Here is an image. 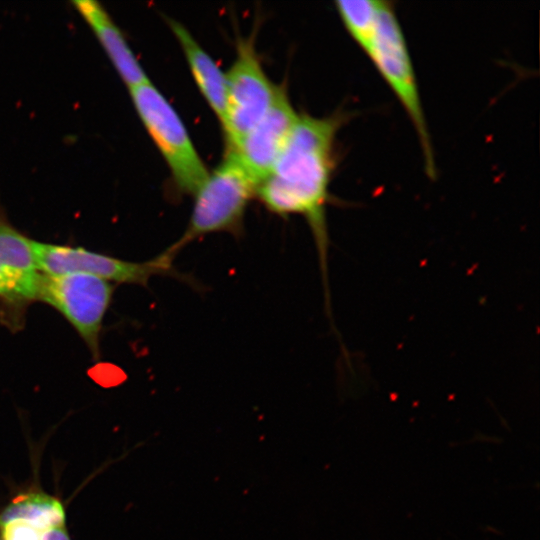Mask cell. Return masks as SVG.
<instances>
[{
	"instance_id": "13",
	"label": "cell",
	"mask_w": 540,
	"mask_h": 540,
	"mask_svg": "<svg viewBox=\"0 0 540 540\" xmlns=\"http://www.w3.org/2000/svg\"><path fill=\"white\" fill-rule=\"evenodd\" d=\"M383 1L338 0L335 8L347 32L363 50L369 45L375 32Z\"/></svg>"
},
{
	"instance_id": "3",
	"label": "cell",
	"mask_w": 540,
	"mask_h": 540,
	"mask_svg": "<svg viewBox=\"0 0 540 540\" xmlns=\"http://www.w3.org/2000/svg\"><path fill=\"white\" fill-rule=\"evenodd\" d=\"M364 52L409 117L419 139L426 174L435 179L437 172L429 128L407 42L392 2L383 1L375 32Z\"/></svg>"
},
{
	"instance_id": "1",
	"label": "cell",
	"mask_w": 540,
	"mask_h": 540,
	"mask_svg": "<svg viewBox=\"0 0 540 540\" xmlns=\"http://www.w3.org/2000/svg\"><path fill=\"white\" fill-rule=\"evenodd\" d=\"M350 117L343 110L325 117L299 114L283 151L255 193L270 212L283 217L300 215L306 220L316 244L327 304L330 241L326 207L336 162V135Z\"/></svg>"
},
{
	"instance_id": "6",
	"label": "cell",
	"mask_w": 540,
	"mask_h": 540,
	"mask_svg": "<svg viewBox=\"0 0 540 540\" xmlns=\"http://www.w3.org/2000/svg\"><path fill=\"white\" fill-rule=\"evenodd\" d=\"M113 291L112 283L89 274H42L37 300L61 313L98 359L102 324Z\"/></svg>"
},
{
	"instance_id": "10",
	"label": "cell",
	"mask_w": 540,
	"mask_h": 540,
	"mask_svg": "<svg viewBox=\"0 0 540 540\" xmlns=\"http://www.w3.org/2000/svg\"><path fill=\"white\" fill-rule=\"evenodd\" d=\"M74 5L91 26L112 64L130 88L149 81L122 32L111 20L104 8L95 1H76Z\"/></svg>"
},
{
	"instance_id": "7",
	"label": "cell",
	"mask_w": 540,
	"mask_h": 540,
	"mask_svg": "<svg viewBox=\"0 0 540 540\" xmlns=\"http://www.w3.org/2000/svg\"><path fill=\"white\" fill-rule=\"evenodd\" d=\"M226 80L227 112L222 128L230 151L269 110L278 86L266 75L253 37L237 40L236 57Z\"/></svg>"
},
{
	"instance_id": "9",
	"label": "cell",
	"mask_w": 540,
	"mask_h": 540,
	"mask_svg": "<svg viewBox=\"0 0 540 540\" xmlns=\"http://www.w3.org/2000/svg\"><path fill=\"white\" fill-rule=\"evenodd\" d=\"M298 115L286 90L278 87L277 95L266 114L233 150L228 151L235 154L256 188L270 174L291 135Z\"/></svg>"
},
{
	"instance_id": "14",
	"label": "cell",
	"mask_w": 540,
	"mask_h": 540,
	"mask_svg": "<svg viewBox=\"0 0 540 540\" xmlns=\"http://www.w3.org/2000/svg\"><path fill=\"white\" fill-rule=\"evenodd\" d=\"M40 540H70L65 523L43 530Z\"/></svg>"
},
{
	"instance_id": "11",
	"label": "cell",
	"mask_w": 540,
	"mask_h": 540,
	"mask_svg": "<svg viewBox=\"0 0 540 540\" xmlns=\"http://www.w3.org/2000/svg\"><path fill=\"white\" fill-rule=\"evenodd\" d=\"M168 24L181 46L200 92L223 125L227 112L226 74L181 23L168 19Z\"/></svg>"
},
{
	"instance_id": "4",
	"label": "cell",
	"mask_w": 540,
	"mask_h": 540,
	"mask_svg": "<svg viewBox=\"0 0 540 540\" xmlns=\"http://www.w3.org/2000/svg\"><path fill=\"white\" fill-rule=\"evenodd\" d=\"M134 107L166 161L175 186L193 195L209 172L175 109L150 81L130 88Z\"/></svg>"
},
{
	"instance_id": "5",
	"label": "cell",
	"mask_w": 540,
	"mask_h": 540,
	"mask_svg": "<svg viewBox=\"0 0 540 540\" xmlns=\"http://www.w3.org/2000/svg\"><path fill=\"white\" fill-rule=\"evenodd\" d=\"M33 251L39 271L46 275L89 274L110 283L147 286L158 275L179 276L173 268L175 254L167 248L143 262L127 261L109 255L33 240Z\"/></svg>"
},
{
	"instance_id": "8",
	"label": "cell",
	"mask_w": 540,
	"mask_h": 540,
	"mask_svg": "<svg viewBox=\"0 0 540 540\" xmlns=\"http://www.w3.org/2000/svg\"><path fill=\"white\" fill-rule=\"evenodd\" d=\"M41 275L33 240L9 222L0 206V309L9 327L20 328L28 306L37 300Z\"/></svg>"
},
{
	"instance_id": "12",
	"label": "cell",
	"mask_w": 540,
	"mask_h": 540,
	"mask_svg": "<svg viewBox=\"0 0 540 540\" xmlns=\"http://www.w3.org/2000/svg\"><path fill=\"white\" fill-rule=\"evenodd\" d=\"M22 519L39 529L65 523L61 502L43 493H28L15 498L0 514V521Z\"/></svg>"
},
{
	"instance_id": "2",
	"label": "cell",
	"mask_w": 540,
	"mask_h": 540,
	"mask_svg": "<svg viewBox=\"0 0 540 540\" xmlns=\"http://www.w3.org/2000/svg\"><path fill=\"white\" fill-rule=\"evenodd\" d=\"M256 185L234 153L228 152L221 164L209 173L193 194L192 212L183 234L167 249L177 255L192 241L212 233L240 237L244 216Z\"/></svg>"
}]
</instances>
